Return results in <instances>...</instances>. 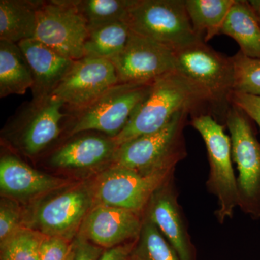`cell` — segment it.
<instances>
[{
	"label": "cell",
	"mask_w": 260,
	"mask_h": 260,
	"mask_svg": "<svg viewBox=\"0 0 260 260\" xmlns=\"http://www.w3.org/2000/svg\"><path fill=\"white\" fill-rule=\"evenodd\" d=\"M93 206L91 189L72 188L41 205L32 218V226L43 235L72 241Z\"/></svg>",
	"instance_id": "cell-13"
},
{
	"label": "cell",
	"mask_w": 260,
	"mask_h": 260,
	"mask_svg": "<svg viewBox=\"0 0 260 260\" xmlns=\"http://www.w3.org/2000/svg\"><path fill=\"white\" fill-rule=\"evenodd\" d=\"M68 184V181L43 174L13 155L0 160L2 194L15 198H26L49 192Z\"/></svg>",
	"instance_id": "cell-18"
},
{
	"label": "cell",
	"mask_w": 260,
	"mask_h": 260,
	"mask_svg": "<svg viewBox=\"0 0 260 260\" xmlns=\"http://www.w3.org/2000/svg\"><path fill=\"white\" fill-rule=\"evenodd\" d=\"M18 45L31 70L32 99L51 95L75 60L61 55L34 38L22 41Z\"/></svg>",
	"instance_id": "cell-17"
},
{
	"label": "cell",
	"mask_w": 260,
	"mask_h": 260,
	"mask_svg": "<svg viewBox=\"0 0 260 260\" xmlns=\"http://www.w3.org/2000/svg\"><path fill=\"white\" fill-rule=\"evenodd\" d=\"M178 196L172 176L154 193L144 215L156 225L179 260H197L196 249Z\"/></svg>",
	"instance_id": "cell-14"
},
{
	"label": "cell",
	"mask_w": 260,
	"mask_h": 260,
	"mask_svg": "<svg viewBox=\"0 0 260 260\" xmlns=\"http://www.w3.org/2000/svg\"><path fill=\"white\" fill-rule=\"evenodd\" d=\"M153 83L116 84L86 107L69 113L73 122L68 135L96 131L115 138L148 96Z\"/></svg>",
	"instance_id": "cell-4"
},
{
	"label": "cell",
	"mask_w": 260,
	"mask_h": 260,
	"mask_svg": "<svg viewBox=\"0 0 260 260\" xmlns=\"http://www.w3.org/2000/svg\"><path fill=\"white\" fill-rule=\"evenodd\" d=\"M135 242L136 240L129 244H125V245L121 244V245L108 249L103 251L99 260H133L132 251Z\"/></svg>",
	"instance_id": "cell-32"
},
{
	"label": "cell",
	"mask_w": 260,
	"mask_h": 260,
	"mask_svg": "<svg viewBox=\"0 0 260 260\" xmlns=\"http://www.w3.org/2000/svg\"><path fill=\"white\" fill-rule=\"evenodd\" d=\"M232 57L234 66V91L260 96V59L248 57L241 51Z\"/></svg>",
	"instance_id": "cell-27"
},
{
	"label": "cell",
	"mask_w": 260,
	"mask_h": 260,
	"mask_svg": "<svg viewBox=\"0 0 260 260\" xmlns=\"http://www.w3.org/2000/svg\"><path fill=\"white\" fill-rule=\"evenodd\" d=\"M40 3L39 0H1L0 40L18 44L34 39Z\"/></svg>",
	"instance_id": "cell-19"
},
{
	"label": "cell",
	"mask_w": 260,
	"mask_h": 260,
	"mask_svg": "<svg viewBox=\"0 0 260 260\" xmlns=\"http://www.w3.org/2000/svg\"><path fill=\"white\" fill-rule=\"evenodd\" d=\"M251 119L231 105L225 125L230 132L233 161L237 164L239 208L254 220L260 219V143Z\"/></svg>",
	"instance_id": "cell-6"
},
{
	"label": "cell",
	"mask_w": 260,
	"mask_h": 260,
	"mask_svg": "<svg viewBox=\"0 0 260 260\" xmlns=\"http://www.w3.org/2000/svg\"><path fill=\"white\" fill-rule=\"evenodd\" d=\"M83 134L79 133L78 137L54 150L49 158V165L75 170H90L112 165L119 147L114 139L105 135Z\"/></svg>",
	"instance_id": "cell-16"
},
{
	"label": "cell",
	"mask_w": 260,
	"mask_h": 260,
	"mask_svg": "<svg viewBox=\"0 0 260 260\" xmlns=\"http://www.w3.org/2000/svg\"><path fill=\"white\" fill-rule=\"evenodd\" d=\"M248 3L253 13L255 15L256 20L260 24V0H252V1H248Z\"/></svg>",
	"instance_id": "cell-33"
},
{
	"label": "cell",
	"mask_w": 260,
	"mask_h": 260,
	"mask_svg": "<svg viewBox=\"0 0 260 260\" xmlns=\"http://www.w3.org/2000/svg\"><path fill=\"white\" fill-rule=\"evenodd\" d=\"M119 83L112 61L84 56L74 61L51 95L62 101L68 113L76 112Z\"/></svg>",
	"instance_id": "cell-12"
},
{
	"label": "cell",
	"mask_w": 260,
	"mask_h": 260,
	"mask_svg": "<svg viewBox=\"0 0 260 260\" xmlns=\"http://www.w3.org/2000/svg\"><path fill=\"white\" fill-rule=\"evenodd\" d=\"M220 34L232 38L244 55L260 59V24L248 1L236 0L222 27Z\"/></svg>",
	"instance_id": "cell-20"
},
{
	"label": "cell",
	"mask_w": 260,
	"mask_h": 260,
	"mask_svg": "<svg viewBox=\"0 0 260 260\" xmlns=\"http://www.w3.org/2000/svg\"><path fill=\"white\" fill-rule=\"evenodd\" d=\"M190 124L201 135L206 146L210 165L206 186L218 200L215 218L219 223L223 224L227 219L233 218L235 210L239 208L231 138L225 134V124L219 122L211 114H194Z\"/></svg>",
	"instance_id": "cell-2"
},
{
	"label": "cell",
	"mask_w": 260,
	"mask_h": 260,
	"mask_svg": "<svg viewBox=\"0 0 260 260\" xmlns=\"http://www.w3.org/2000/svg\"><path fill=\"white\" fill-rule=\"evenodd\" d=\"M126 23L132 31L175 52L202 41L193 30L185 0H135Z\"/></svg>",
	"instance_id": "cell-5"
},
{
	"label": "cell",
	"mask_w": 260,
	"mask_h": 260,
	"mask_svg": "<svg viewBox=\"0 0 260 260\" xmlns=\"http://www.w3.org/2000/svg\"><path fill=\"white\" fill-rule=\"evenodd\" d=\"M132 259L179 260L156 225L145 215L139 237L132 251Z\"/></svg>",
	"instance_id": "cell-24"
},
{
	"label": "cell",
	"mask_w": 260,
	"mask_h": 260,
	"mask_svg": "<svg viewBox=\"0 0 260 260\" xmlns=\"http://www.w3.org/2000/svg\"><path fill=\"white\" fill-rule=\"evenodd\" d=\"M143 217L122 208L95 205L85 217L78 238L107 249L134 242L139 237Z\"/></svg>",
	"instance_id": "cell-15"
},
{
	"label": "cell",
	"mask_w": 260,
	"mask_h": 260,
	"mask_svg": "<svg viewBox=\"0 0 260 260\" xmlns=\"http://www.w3.org/2000/svg\"><path fill=\"white\" fill-rule=\"evenodd\" d=\"M32 85L31 70L18 44L0 40V98L23 95Z\"/></svg>",
	"instance_id": "cell-21"
},
{
	"label": "cell",
	"mask_w": 260,
	"mask_h": 260,
	"mask_svg": "<svg viewBox=\"0 0 260 260\" xmlns=\"http://www.w3.org/2000/svg\"><path fill=\"white\" fill-rule=\"evenodd\" d=\"M236 0H185L186 11L197 37L205 43L221 32Z\"/></svg>",
	"instance_id": "cell-22"
},
{
	"label": "cell",
	"mask_w": 260,
	"mask_h": 260,
	"mask_svg": "<svg viewBox=\"0 0 260 260\" xmlns=\"http://www.w3.org/2000/svg\"><path fill=\"white\" fill-rule=\"evenodd\" d=\"M88 28L126 22L135 0H76Z\"/></svg>",
	"instance_id": "cell-25"
},
{
	"label": "cell",
	"mask_w": 260,
	"mask_h": 260,
	"mask_svg": "<svg viewBox=\"0 0 260 260\" xmlns=\"http://www.w3.org/2000/svg\"><path fill=\"white\" fill-rule=\"evenodd\" d=\"M229 101L230 105L242 110L260 129V96L232 91Z\"/></svg>",
	"instance_id": "cell-30"
},
{
	"label": "cell",
	"mask_w": 260,
	"mask_h": 260,
	"mask_svg": "<svg viewBox=\"0 0 260 260\" xmlns=\"http://www.w3.org/2000/svg\"><path fill=\"white\" fill-rule=\"evenodd\" d=\"M75 260H99L103 253L102 248L88 241L78 238L76 241Z\"/></svg>",
	"instance_id": "cell-31"
},
{
	"label": "cell",
	"mask_w": 260,
	"mask_h": 260,
	"mask_svg": "<svg viewBox=\"0 0 260 260\" xmlns=\"http://www.w3.org/2000/svg\"><path fill=\"white\" fill-rule=\"evenodd\" d=\"M205 105L211 108L206 92L177 70L154 82L148 96L136 109L125 127L113 139L119 146L162 129L179 112H196Z\"/></svg>",
	"instance_id": "cell-1"
},
{
	"label": "cell",
	"mask_w": 260,
	"mask_h": 260,
	"mask_svg": "<svg viewBox=\"0 0 260 260\" xmlns=\"http://www.w3.org/2000/svg\"><path fill=\"white\" fill-rule=\"evenodd\" d=\"M174 169H162L148 174L109 166L98 176L92 186L94 206L107 205L144 215L154 193L174 175Z\"/></svg>",
	"instance_id": "cell-8"
},
{
	"label": "cell",
	"mask_w": 260,
	"mask_h": 260,
	"mask_svg": "<svg viewBox=\"0 0 260 260\" xmlns=\"http://www.w3.org/2000/svg\"><path fill=\"white\" fill-rule=\"evenodd\" d=\"M22 226L20 208L9 199H2L0 205V245L20 230Z\"/></svg>",
	"instance_id": "cell-29"
},
{
	"label": "cell",
	"mask_w": 260,
	"mask_h": 260,
	"mask_svg": "<svg viewBox=\"0 0 260 260\" xmlns=\"http://www.w3.org/2000/svg\"><path fill=\"white\" fill-rule=\"evenodd\" d=\"M130 31L126 22L90 27L84 44V56L110 60L124 49Z\"/></svg>",
	"instance_id": "cell-23"
},
{
	"label": "cell",
	"mask_w": 260,
	"mask_h": 260,
	"mask_svg": "<svg viewBox=\"0 0 260 260\" xmlns=\"http://www.w3.org/2000/svg\"><path fill=\"white\" fill-rule=\"evenodd\" d=\"M75 242L44 236L39 249V260H75Z\"/></svg>",
	"instance_id": "cell-28"
},
{
	"label": "cell",
	"mask_w": 260,
	"mask_h": 260,
	"mask_svg": "<svg viewBox=\"0 0 260 260\" xmlns=\"http://www.w3.org/2000/svg\"><path fill=\"white\" fill-rule=\"evenodd\" d=\"M177 69L192 80L209 96L211 108L225 121L229 96L234 87L232 57L214 50L204 42H198L176 51Z\"/></svg>",
	"instance_id": "cell-7"
},
{
	"label": "cell",
	"mask_w": 260,
	"mask_h": 260,
	"mask_svg": "<svg viewBox=\"0 0 260 260\" xmlns=\"http://www.w3.org/2000/svg\"><path fill=\"white\" fill-rule=\"evenodd\" d=\"M69 116L64 103L54 95L32 99L16 113L8 138L25 155L35 156L59 138L61 121Z\"/></svg>",
	"instance_id": "cell-9"
},
{
	"label": "cell",
	"mask_w": 260,
	"mask_h": 260,
	"mask_svg": "<svg viewBox=\"0 0 260 260\" xmlns=\"http://www.w3.org/2000/svg\"><path fill=\"white\" fill-rule=\"evenodd\" d=\"M44 235L31 228L22 227L1 246V260H39Z\"/></svg>",
	"instance_id": "cell-26"
},
{
	"label": "cell",
	"mask_w": 260,
	"mask_h": 260,
	"mask_svg": "<svg viewBox=\"0 0 260 260\" xmlns=\"http://www.w3.org/2000/svg\"><path fill=\"white\" fill-rule=\"evenodd\" d=\"M88 25L76 0L41 1L34 39L61 55L78 60L84 57Z\"/></svg>",
	"instance_id": "cell-10"
},
{
	"label": "cell",
	"mask_w": 260,
	"mask_h": 260,
	"mask_svg": "<svg viewBox=\"0 0 260 260\" xmlns=\"http://www.w3.org/2000/svg\"><path fill=\"white\" fill-rule=\"evenodd\" d=\"M110 61L121 83H151L177 70L175 51L132 30L124 49Z\"/></svg>",
	"instance_id": "cell-11"
},
{
	"label": "cell",
	"mask_w": 260,
	"mask_h": 260,
	"mask_svg": "<svg viewBox=\"0 0 260 260\" xmlns=\"http://www.w3.org/2000/svg\"><path fill=\"white\" fill-rule=\"evenodd\" d=\"M189 112L182 111L164 128L119 145L112 165L148 174L176 169L187 155L184 138Z\"/></svg>",
	"instance_id": "cell-3"
}]
</instances>
